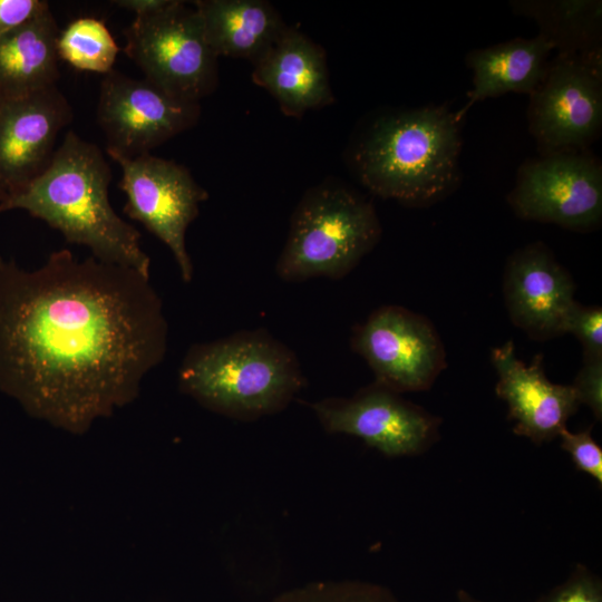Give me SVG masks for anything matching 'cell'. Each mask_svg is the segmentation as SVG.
I'll use <instances>...</instances> for the list:
<instances>
[{"label":"cell","instance_id":"1","mask_svg":"<svg viewBox=\"0 0 602 602\" xmlns=\"http://www.w3.org/2000/svg\"><path fill=\"white\" fill-rule=\"evenodd\" d=\"M149 276L70 250L28 271L0 268V389L71 433L133 401L166 353Z\"/></svg>","mask_w":602,"mask_h":602},{"label":"cell","instance_id":"2","mask_svg":"<svg viewBox=\"0 0 602 602\" xmlns=\"http://www.w3.org/2000/svg\"><path fill=\"white\" fill-rule=\"evenodd\" d=\"M464 119L446 104L378 113L356 132L347 165L376 196L430 206L460 184Z\"/></svg>","mask_w":602,"mask_h":602},{"label":"cell","instance_id":"3","mask_svg":"<svg viewBox=\"0 0 602 602\" xmlns=\"http://www.w3.org/2000/svg\"><path fill=\"white\" fill-rule=\"evenodd\" d=\"M111 177L101 149L69 130L45 172L1 201L0 213L26 211L68 243L87 246L95 259L149 276L151 259L140 246V233L109 202Z\"/></svg>","mask_w":602,"mask_h":602},{"label":"cell","instance_id":"4","mask_svg":"<svg viewBox=\"0 0 602 602\" xmlns=\"http://www.w3.org/2000/svg\"><path fill=\"white\" fill-rule=\"evenodd\" d=\"M305 383L293 350L263 328L194 343L178 369L182 392L242 421L284 410Z\"/></svg>","mask_w":602,"mask_h":602},{"label":"cell","instance_id":"5","mask_svg":"<svg viewBox=\"0 0 602 602\" xmlns=\"http://www.w3.org/2000/svg\"><path fill=\"white\" fill-rule=\"evenodd\" d=\"M381 232L371 201L344 184L323 182L297 204L275 272L284 282L342 279L373 250Z\"/></svg>","mask_w":602,"mask_h":602},{"label":"cell","instance_id":"6","mask_svg":"<svg viewBox=\"0 0 602 602\" xmlns=\"http://www.w3.org/2000/svg\"><path fill=\"white\" fill-rule=\"evenodd\" d=\"M124 36V52L144 79L166 94L200 104L215 90L219 57L194 7L172 0L159 11L135 17Z\"/></svg>","mask_w":602,"mask_h":602},{"label":"cell","instance_id":"7","mask_svg":"<svg viewBox=\"0 0 602 602\" xmlns=\"http://www.w3.org/2000/svg\"><path fill=\"white\" fill-rule=\"evenodd\" d=\"M507 203L522 220L591 232L602 222V164L589 149L526 159Z\"/></svg>","mask_w":602,"mask_h":602},{"label":"cell","instance_id":"8","mask_svg":"<svg viewBox=\"0 0 602 602\" xmlns=\"http://www.w3.org/2000/svg\"><path fill=\"white\" fill-rule=\"evenodd\" d=\"M527 122L540 154L588 149L602 126V55L556 54L530 95Z\"/></svg>","mask_w":602,"mask_h":602},{"label":"cell","instance_id":"9","mask_svg":"<svg viewBox=\"0 0 602 602\" xmlns=\"http://www.w3.org/2000/svg\"><path fill=\"white\" fill-rule=\"evenodd\" d=\"M122 169L124 213L143 224L172 252L184 282L193 279L185 235L208 193L184 166L149 154L128 157L107 152Z\"/></svg>","mask_w":602,"mask_h":602},{"label":"cell","instance_id":"10","mask_svg":"<svg viewBox=\"0 0 602 602\" xmlns=\"http://www.w3.org/2000/svg\"><path fill=\"white\" fill-rule=\"evenodd\" d=\"M350 344L370 367L375 382L398 394L430 389L447 366L430 320L400 305L372 311L353 328Z\"/></svg>","mask_w":602,"mask_h":602},{"label":"cell","instance_id":"11","mask_svg":"<svg viewBox=\"0 0 602 602\" xmlns=\"http://www.w3.org/2000/svg\"><path fill=\"white\" fill-rule=\"evenodd\" d=\"M311 408L327 433L358 437L388 457L420 455L439 437V417L375 381L351 397H328Z\"/></svg>","mask_w":602,"mask_h":602},{"label":"cell","instance_id":"12","mask_svg":"<svg viewBox=\"0 0 602 602\" xmlns=\"http://www.w3.org/2000/svg\"><path fill=\"white\" fill-rule=\"evenodd\" d=\"M201 105L177 99L146 79L117 70L104 75L97 122L106 137V152L134 157L149 154L194 127Z\"/></svg>","mask_w":602,"mask_h":602},{"label":"cell","instance_id":"13","mask_svg":"<svg viewBox=\"0 0 602 602\" xmlns=\"http://www.w3.org/2000/svg\"><path fill=\"white\" fill-rule=\"evenodd\" d=\"M72 109L57 85L4 98L0 107V202L19 193L49 166Z\"/></svg>","mask_w":602,"mask_h":602},{"label":"cell","instance_id":"14","mask_svg":"<svg viewBox=\"0 0 602 602\" xmlns=\"http://www.w3.org/2000/svg\"><path fill=\"white\" fill-rule=\"evenodd\" d=\"M571 274L541 241L515 250L503 275L504 301L513 324L534 340L565 334L575 303Z\"/></svg>","mask_w":602,"mask_h":602},{"label":"cell","instance_id":"15","mask_svg":"<svg viewBox=\"0 0 602 602\" xmlns=\"http://www.w3.org/2000/svg\"><path fill=\"white\" fill-rule=\"evenodd\" d=\"M491 361L498 376L495 391L507 405L514 434L537 445L559 437L581 405L573 387L548 380L542 355L525 365L511 340L492 349Z\"/></svg>","mask_w":602,"mask_h":602},{"label":"cell","instance_id":"16","mask_svg":"<svg viewBox=\"0 0 602 602\" xmlns=\"http://www.w3.org/2000/svg\"><path fill=\"white\" fill-rule=\"evenodd\" d=\"M252 80L269 91L289 117L301 118L334 100L324 49L293 27L287 26L253 64Z\"/></svg>","mask_w":602,"mask_h":602},{"label":"cell","instance_id":"17","mask_svg":"<svg viewBox=\"0 0 602 602\" xmlns=\"http://www.w3.org/2000/svg\"><path fill=\"white\" fill-rule=\"evenodd\" d=\"M553 46L541 35L515 38L505 42L472 50L466 65L473 71V87L467 103L458 109L465 117L476 103L508 93L531 95L543 80Z\"/></svg>","mask_w":602,"mask_h":602},{"label":"cell","instance_id":"18","mask_svg":"<svg viewBox=\"0 0 602 602\" xmlns=\"http://www.w3.org/2000/svg\"><path fill=\"white\" fill-rule=\"evenodd\" d=\"M59 32L47 3L32 18L0 36V91L3 98L21 97L56 86Z\"/></svg>","mask_w":602,"mask_h":602},{"label":"cell","instance_id":"19","mask_svg":"<svg viewBox=\"0 0 602 602\" xmlns=\"http://www.w3.org/2000/svg\"><path fill=\"white\" fill-rule=\"evenodd\" d=\"M194 8L217 57L254 64L287 28L276 9L263 0H197Z\"/></svg>","mask_w":602,"mask_h":602},{"label":"cell","instance_id":"20","mask_svg":"<svg viewBox=\"0 0 602 602\" xmlns=\"http://www.w3.org/2000/svg\"><path fill=\"white\" fill-rule=\"evenodd\" d=\"M516 14L536 20L540 33L556 54H601V1H511Z\"/></svg>","mask_w":602,"mask_h":602},{"label":"cell","instance_id":"21","mask_svg":"<svg viewBox=\"0 0 602 602\" xmlns=\"http://www.w3.org/2000/svg\"><path fill=\"white\" fill-rule=\"evenodd\" d=\"M59 59L76 69L106 75L113 70L119 47L104 21L82 17L59 32Z\"/></svg>","mask_w":602,"mask_h":602},{"label":"cell","instance_id":"22","mask_svg":"<svg viewBox=\"0 0 602 602\" xmlns=\"http://www.w3.org/2000/svg\"><path fill=\"white\" fill-rule=\"evenodd\" d=\"M271 602H400L388 588L361 580L315 581L287 590Z\"/></svg>","mask_w":602,"mask_h":602},{"label":"cell","instance_id":"23","mask_svg":"<svg viewBox=\"0 0 602 602\" xmlns=\"http://www.w3.org/2000/svg\"><path fill=\"white\" fill-rule=\"evenodd\" d=\"M565 333L577 338L583 348V360L602 359L601 307H586L575 301L566 318Z\"/></svg>","mask_w":602,"mask_h":602},{"label":"cell","instance_id":"24","mask_svg":"<svg viewBox=\"0 0 602 602\" xmlns=\"http://www.w3.org/2000/svg\"><path fill=\"white\" fill-rule=\"evenodd\" d=\"M592 427L572 433L564 428L559 437L561 448L572 458L577 470L590 475L602 486V448L591 434Z\"/></svg>","mask_w":602,"mask_h":602},{"label":"cell","instance_id":"25","mask_svg":"<svg viewBox=\"0 0 602 602\" xmlns=\"http://www.w3.org/2000/svg\"><path fill=\"white\" fill-rule=\"evenodd\" d=\"M536 602H602V582L586 566L576 564L563 583Z\"/></svg>","mask_w":602,"mask_h":602},{"label":"cell","instance_id":"26","mask_svg":"<svg viewBox=\"0 0 602 602\" xmlns=\"http://www.w3.org/2000/svg\"><path fill=\"white\" fill-rule=\"evenodd\" d=\"M581 405H586L598 421L602 419V359L583 360L571 385Z\"/></svg>","mask_w":602,"mask_h":602},{"label":"cell","instance_id":"27","mask_svg":"<svg viewBox=\"0 0 602 602\" xmlns=\"http://www.w3.org/2000/svg\"><path fill=\"white\" fill-rule=\"evenodd\" d=\"M47 3L43 0H0V36L32 18Z\"/></svg>","mask_w":602,"mask_h":602},{"label":"cell","instance_id":"28","mask_svg":"<svg viewBox=\"0 0 602 602\" xmlns=\"http://www.w3.org/2000/svg\"><path fill=\"white\" fill-rule=\"evenodd\" d=\"M172 0H116L113 1L119 8L132 11L135 17L146 16L167 7Z\"/></svg>","mask_w":602,"mask_h":602},{"label":"cell","instance_id":"29","mask_svg":"<svg viewBox=\"0 0 602 602\" xmlns=\"http://www.w3.org/2000/svg\"><path fill=\"white\" fill-rule=\"evenodd\" d=\"M457 602H484V601L476 599L475 596H473L465 590H459L457 592Z\"/></svg>","mask_w":602,"mask_h":602},{"label":"cell","instance_id":"30","mask_svg":"<svg viewBox=\"0 0 602 602\" xmlns=\"http://www.w3.org/2000/svg\"><path fill=\"white\" fill-rule=\"evenodd\" d=\"M3 99H4V98H3V96H2V94H1V91H0V107H1V105H2V103H3Z\"/></svg>","mask_w":602,"mask_h":602},{"label":"cell","instance_id":"31","mask_svg":"<svg viewBox=\"0 0 602 602\" xmlns=\"http://www.w3.org/2000/svg\"><path fill=\"white\" fill-rule=\"evenodd\" d=\"M3 262H4V260H3V259L1 258V255H0V268H1V265L3 264Z\"/></svg>","mask_w":602,"mask_h":602}]
</instances>
